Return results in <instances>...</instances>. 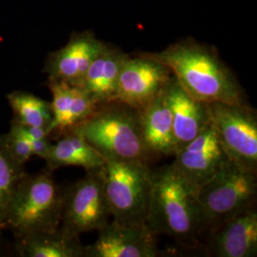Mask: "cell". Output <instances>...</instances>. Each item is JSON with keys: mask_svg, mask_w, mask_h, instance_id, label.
Instances as JSON below:
<instances>
[{"mask_svg": "<svg viewBox=\"0 0 257 257\" xmlns=\"http://www.w3.org/2000/svg\"><path fill=\"white\" fill-rule=\"evenodd\" d=\"M143 54L166 65L184 90L199 101L248 102L237 77L221 59L214 47L187 37L161 52Z\"/></svg>", "mask_w": 257, "mask_h": 257, "instance_id": "6da1fadb", "label": "cell"}, {"mask_svg": "<svg viewBox=\"0 0 257 257\" xmlns=\"http://www.w3.org/2000/svg\"><path fill=\"white\" fill-rule=\"evenodd\" d=\"M152 185L148 227L186 247L199 244L207 227L197 192L171 164L152 170Z\"/></svg>", "mask_w": 257, "mask_h": 257, "instance_id": "7a4b0ae2", "label": "cell"}, {"mask_svg": "<svg viewBox=\"0 0 257 257\" xmlns=\"http://www.w3.org/2000/svg\"><path fill=\"white\" fill-rule=\"evenodd\" d=\"M72 130L80 134L107 162H151L143 141L141 110L124 102L112 100L97 106Z\"/></svg>", "mask_w": 257, "mask_h": 257, "instance_id": "3957f363", "label": "cell"}, {"mask_svg": "<svg viewBox=\"0 0 257 257\" xmlns=\"http://www.w3.org/2000/svg\"><path fill=\"white\" fill-rule=\"evenodd\" d=\"M64 189L44 170L38 174H26L20 180L6 213L3 230H9L14 238L38 232H55L59 229Z\"/></svg>", "mask_w": 257, "mask_h": 257, "instance_id": "277c9868", "label": "cell"}, {"mask_svg": "<svg viewBox=\"0 0 257 257\" xmlns=\"http://www.w3.org/2000/svg\"><path fill=\"white\" fill-rule=\"evenodd\" d=\"M105 193L113 221L146 224L152 198V169L142 161L106 162Z\"/></svg>", "mask_w": 257, "mask_h": 257, "instance_id": "5b68a950", "label": "cell"}, {"mask_svg": "<svg viewBox=\"0 0 257 257\" xmlns=\"http://www.w3.org/2000/svg\"><path fill=\"white\" fill-rule=\"evenodd\" d=\"M197 200L209 230L257 202V173L230 159L198 189Z\"/></svg>", "mask_w": 257, "mask_h": 257, "instance_id": "8992f818", "label": "cell"}, {"mask_svg": "<svg viewBox=\"0 0 257 257\" xmlns=\"http://www.w3.org/2000/svg\"><path fill=\"white\" fill-rule=\"evenodd\" d=\"M104 167V166H103ZM103 167L87 171L81 179L64 189V202L58 230L69 237L100 230L109 223Z\"/></svg>", "mask_w": 257, "mask_h": 257, "instance_id": "52a82bcc", "label": "cell"}, {"mask_svg": "<svg viewBox=\"0 0 257 257\" xmlns=\"http://www.w3.org/2000/svg\"><path fill=\"white\" fill-rule=\"evenodd\" d=\"M211 125L230 160L257 173V111L248 102L208 103Z\"/></svg>", "mask_w": 257, "mask_h": 257, "instance_id": "ba28073f", "label": "cell"}, {"mask_svg": "<svg viewBox=\"0 0 257 257\" xmlns=\"http://www.w3.org/2000/svg\"><path fill=\"white\" fill-rule=\"evenodd\" d=\"M173 75L166 65L143 53L130 55L121 69L114 100L142 110L162 93Z\"/></svg>", "mask_w": 257, "mask_h": 257, "instance_id": "9c48e42d", "label": "cell"}, {"mask_svg": "<svg viewBox=\"0 0 257 257\" xmlns=\"http://www.w3.org/2000/svg\"><path fill=\"white\" fill-rule=\"evenodd\" d=\"M174 156L171 165L196 192L230 160L211 123Z\"/></svg>", "mask_w": 257, "mask_h": 257, "instance_id": "30bf717a", "label": "cell"}, {"mask_svg": "<svg viewBox=\"0 0 257 257\" xmlns=\"http://www.w3.org/2000/svg\"><path fill=\"white\" fill-rule=\"evenodd\" d=\"M98 237L84 247V257H156L157 234L146 224L109 222Z\"/></svg>", "mask_w": 257, "mask_h": 257, "instance_id": "8fae6325", "label": "cell"}, {"mask_svg": "<svg viewBox=\"0 0 257 257\" xmlns=\"http://www.w3.org/2000/svg\"><path fill=\"white\" fill-rule=\"evenodd\" d=\"M203 238L212 256H256L257 202L207 230Z\"/></svg>", "mask_w": 257, "mask_h": 257, "instance_id": "7c38bea8", "label": "cell"}, {"mask_svg": "<svg viewBox=\"0 0 257 257\" xmlns=\"http://www.w3.org/2000/svg\"><path fill=\"white\" fill-rule=\"evenodd\" d=\"M105 45L106 42L91 31L74 32L65 46L48 55L43 72L48 79L79 86L90 65Z\"/></svg>", "mask_w": 257, "mask_h": 257, "instance_id": "4fadbf2b", "label": "cell"}, {"mask_svg": "<svg viewBox=\"0 0 257 257\" xmlns=\"http://www.w3.org/2000/svg\"><path fill=\"white\" fill-rule=\"evenodd\" d=\"M163 95L172 111L175 143L178 151L211 124L209 105L195 99L186 92L174 75L166 85Z\"/></svg>", "mask_w": 257, "mask_h": 257, "instance_id": "5bb4252c", "label": "cell"}, {"mask_svg": "<svg viewBox=\"0 0 257 257\" xmlns=\"http://www.w3.org/2000/svg\"><path fill=\"white\" fill-rule=\"evenodd\" d=\"M47 86L53 97L51 101L53 120L48 128L51 140L57 139L87 119L97 108L79 86L52 79H48Z\"/></svg>", "mask_w": 257, "mask_h": 257, "instance_id": "9a60e30c", "label": "cell"}, {"mask_svg": "<svg viewBox=\"0 0 257 257\" xmlns=\"http://www.w3.org/2000/svg\"><path fill=\"white\" fill-rule=\"evenodd\" d=\"M130 55L106 43L83 77L81 87L97 106L115 99L120 72Z\"/></svg>", "mask_w": 257, "mask_h": 257, "instance_id": "2e32d148", "label": "cell"}, {"mask_svg": "<svg viewBox=\"0 0 257 257\" xmlns=\"http://www.w3.org/2000/svg\"><path fill=\"white\" fill-rule=\"evenodd\" d=\"M141 125L143 141L151 161L175 156L177 149L173 115L163 92L141 110Z\"/></svg>", "mask_w": 257, "mask_h": 257, "instance_id": "e0dca14e", "label": "cell"}, {"mask_svg": "<svg viewBox=\"0 0 257 257\" xmlns=\"http://www.w3.org/2000/svg\"><path fill=\"white\" fill-rule=\"evenodd\" d=\"M55 141V144L52 143L43 158L46 162V169L51 172L68 166L82 167L87 172L102 168L107 162L80 134L74 130L68 131Z\"/></svg>", "mask_w": 257, "mask_h": 257, "instance_id": "ac0fdd59", "label": "cell"}, {"mask_svg": "<svg viewBox=\"0 0 257 257\" xmlns=\"http://www.w3.org/2000/svg\"><path fill=\"white\" fill-rule=\"evenodd\" d=\"M84 247L79 237H69L56 230L15 238L12 249L19 257H84Z\"/></svg>", "mask_w": 257, "mask_h": 257, "instance_id": "d6986e66", "label": "cell"}, {"mask_svg": "<svg viewBox=\"0 0 257 257\" xmlns=\"http://www.w3.org/2000/svg\"><path fill=\"white\" fill-rule=\"evenodd\" d=\"M6 98L13 111L12 121L27 127L46 128L48 132L53 120L51 102L25 91H13Z\"/></svg>", "mask_w": 257, "mask_h": 257, "instance_id": "ffe728a7", "label": "cell"}, {"mask_svg": "<svg viewBox=\"0 0 257 257\" xmlns=\"http://www.w3.org/2000/svg\"><path fill=\"white\" fill-rule=\"evenodd\" d=\"M26 174L25 166L12 156L0 135V232L17 187Z\"/></svg>", "mask_w": 257, "mask_h": 257, "instance_id": "44dd1931", "label": "cell"}, {"mask_svg": "<svg viewBox=\"0 0 257 257\" xmlns=\"http://www.w3.org/2000/svg\"><path fill=\"white\" fill-rule=\"evenodd\" d=\"M2 138L10 154L21 165L25 166L34 156L27 138L22 136L13 124L10 126L9 132L2 135Z\"/></svg>", "mask_w": 257, "mask_h": 257, "instance_id": "7402d4cb", "label": "cell"}, {"mask_svg": "<svg viewBox=\"0 0 257 257\" xmlns=\"http://www.w3.org/2000/svg\"><path fill=\"white\" fill-rule=\"evenodd\" d=\"M0 238H1V232H0ZM0 246H2V244H1V241H0ZM1 249H0V255H1Z\"/></svg>", "mask_w": 257, "mask_h": 257, "instance_id": "603a6c76", "label": "cell"}]
</instances>
